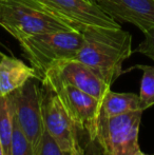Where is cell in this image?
Segmentation results:
<instances>
[{
    "mask_svg": "<svg viewBox=\"0 0 154 155\" xmlns=\"http://www.w3.org/2000/svg\"><path fill=\"white\" fill-rule=\"evenodd\" d=\"M80 32L84 43L73 59L88 65L111 87L125 73L123 63L133 53L132 35L121 28L94 25Z\"/></svg>",
    "mask_w": 154,
    "mask_h": 155,
    "instance_id": "cell-1",
    "label": "cell"
},
{
    "mask_svg": "<svg viewBox=\"0 0 154 155\" xmlns=\"http://www.w3.org/2000/svg\"><path fill=\"white\" fill-rule=\"evenodd\" d=\"M0 27L17 40L58 31H78L37 0H0Z\"/></svg>",
    "mask_w": 154,
    "mask_h": 155,
    "instance_id": "cell-2",
    "label": "cell"
},
{
    "mask_svg": "<svg viewBox=\"0 0 154 155\" xmlns=\"http://www.w3.org/2000/svg\"><path fill=\"white\" fill-rule=\"evenodd\" d=\"M84 43L79 31H58L33 35L19 40L23 55L35 69L39 80L55 63L73 59Z\"/></svg>",
    "mask_w": 154,
    "mask_h": 155,
    "instance_id": "cell-3",
    "label": "cell"
},
{
    "mask_svg": "<svg viewBox=\"0 0 154 155\" xmlns=\"http://www.w3.org/2000/svg\"><path fill=\"white\" fill-rule=\"evenodd\" d=\"M40 82L57 94L78 132L95 137L100 100L64 82L51 70L47 71Z\"/></svg>",
    "mask_w": 154,
    "mask_h": 155,
    "instance_id": "cell-4",
    "label": "cell"
},
{
    "mask_svg": "<svg viewBox=\"0 0 154 155\" xmlns=\"http://www.w3.org/2000/svg\"><path fill=\"white\" fill-rule=\"evenodd\" d=\"M143 111L115 117H98L95 137L103 155H134L139 149L138 133Z\"/></svg>",
    "mask_w": 154,
    "mask_h": 155,
    "instance_id": "cell-5",
    "label": "cell"
},
{
    "mask_svg": "<svg viewBox=\"0 0 154 155\" xmlns=\"http://www.w3.org/2000/svg\"><path fill=\"white\" fill-rule=\"evenodd\" d=\"M39 81L37 78H32L21 88L8 95L17 123L23 134L31 141L34 151L44 132L41 114L42 90L39 87Z\"/></svg>",
    "mask_w": 154,
    "mask_h": 155,
    "instance_id": "cell-6",
    "label": "cell"
},
{
    "mask_svg": "<svg viewBox=\"0 0 154 155\" xmlns=\"http://www.w3.org/2000/svg\"><path fill=\"white\" fill-rule=\"evenodd\" d=\"M50 12L81 31L90 25L120 28V23L109 16L97 3L86 0H37Z\"/></svg>",
    "mask_w": 154,
    "mask_h": 155,
    "instance_id": "cell-7",
    "label": "cell"
},
{
    "mask_svg": "<svg viewBox=\"0 0 154 155\" xmlns=\"http://www.w3.org/2000/svg\"><path fill=\"white\" fill-rule=\"evenodd\" d=\"M41 114L44 130L53 137L66 155H71L75 141V126L57 94L41 84Z\"/></svg>",
    "mask_w": 154,
    "mask_h": 155,
    "instance_id": "cell-8",
    "label": "cell"
},
{
    "mask_svg": "<svg viewBox=\"0 0 154 155\" xmlns=\"http://www.w3.org/2000/svg\"><path fill=\"white\" fill-rule=\"evenodd\" d=\"M49 70L53 71L64 82L84 91L98 100L103 99L106 93L111 90V87L92 69L76 59L62 60L55 63Z\"/></svg>",
    "mask_w": 154,
    "mask_h": 155,
    "instance_id": "cell-9",
    "label": "cell"
},
{
    "mask_svg": "<svg viewBox=\"0 0 154 155\" xmlns=\"http://www.w3.org/2000/svg\"><path fill=\"white\" fill-rule=\"evenodd\" d=\"M97 4L118 23L129 22L143 33L154 28V0H98Z\"/></svg>",
    "mask_w": 154,
    "mask_h": 155,
    "instance_id": "cell-10",
    "label": "cell"
},
{
    "mask_svg": "<svg viewBox=\"0 0 154 155\" xmlns=\"http://www.w3.org/2000/svg\"><path fill=\"white\" fill-rule=\"evenodd\" d=\"M32 78L39 79L35 69L16 57L0 54V96L14 92Z\"/></svg>",
    "mask_w": 154,
    "mask_h": 155,
    "instance_id": "cell-11",
    "label": "cell"
},
{
    "mask_svg": "<svg viewBox=\"0 0 154 155\" xmlns=\"http://www.w3.org/2000/svg\"><path fill=\"white\" fill-rule=\"evenodd\" d=\"M134 111H142L139 96L134 93H116L109 90L100 100L98 117L109 118Z\"/></svg>",
    "mask_w": 154,
    "mask_h": 155,
    "instance_id": "cell-12",
    "label": "cell"
},
{
    "mask_svg": "<svg viewBox=\"0 0 154 155\" xmlns=\"http://www.w3.org/2000/svg\"><path fill=\"white\" fill-rule=\"evenodd\" d=\"M13 136V109L8 96H0V140L4 155H10Z\"/></svg>",
    "mask_w": 154,
    "mask_h": 155,
    "instance_id": "cell-13",
    "label": "cell"
},
{
    "mask_svg": "<svg viewBox=\"0 0 154 155\" xmlns=\"http://www.w3.org/2000/svg\"><path fill=\"white\" fill-rule=\"evenodd\" d=\"M132 69H138L143 71V77L140 81L139 101L140 109L145 111L154 106V65L137 64Z\"/></svg>",
    "mask_w": 154,
    "mask_h": 155,
    "instance_id": "cell-14",
    "label": "cell"
},
{
    "mask_svg": "<svg viewBox=\"0 0 154 155\" xmlns=\"http://www.w3.org/2000/svg\"><path fill=\"white\" fill-rule=\"evenodd\" d=\"M10 155H35L31 141L23 134L13 112V136Z\"/></svg>",
    "mask_w": 154,
    "mask_h": 155,
    "instance_id": "cell-15",
    "label": "cell"
},
{
    "mask_svg": "<svg viewBox=\"0 0 154 155\" xmlns=\"http://www.w3.org/2000/svg\"><path fill=\"white\" fill-rule=\"evenodd\" d=\"M35 155H66L60 147L57 145L53 137L44 130L40 138L37 148L35 150Z\"/></svg>",
    "mask_w": 154,
    "mask_h": 155,
    "instance_id": "cell-16",
    "label": "cell"
},
{
    "mask_svg": "<svg viewBox=\"0 0 154 155\" xmlns=\"http://www.w3.org/2000/svg\"><path fill=\"white\" fill-rule=\"evenodd\" d=\"M76 136L84 149V155H103V148L96 137H90L88 134L78 132L75 128Z\"/></svg>",
    "mask_w": 154,
    "mask_h": 155,
    "instance_id": "cell-17",
    "label": "cell"
},
{
    "mask_svg": "<svg viewBox=\"0 0 154 155\" xmlns=\"http://www.w3.org/2000/svg\"><path fill=\"white\" fill-rule=\"evenodd\" d=\"M145 34V39L139 43L134 52L144 54L154 61V28L148 30Z\"/></svg>",
    "mask_w": 154,
    "mask_h": 155,
    "instance_id": "cell-18",
    "label": "cell"
},
{
    "mask_svg": "<svg viewBox=\"0 0 154 155\" xmlns=\"http://www.w3.org/2000/svg\"><path fill=\"white\" fill-rule=\"evenodd\" d=\"M71 155H84V149H82V146L80 145L79 140H78L76 136V132H75V141H74V146H73V150L71 152Z\"/></svg>",
    "mask_w": 154,
    "mask_h": 155,
    "instance_id": "cell-19",
    "label": "cell"
},
{
    "mask_svg": "<svg viewBox=\"0 0 154 155\" xmlns=\"http://www.w3.org/2000/svg\"><path fill=\"white\" fill-rule=\"evenodd\" d=\"M0 155H4V152H3V147H2L1 140H0Z\"/></svg>",
    "mask_w": 154,
    "mask_h": 155,
    "instance_id": "cell-20",
    "label": "cell"
},
{
    "mask_svg": "<svg viewBox=\"0 0 154 155\" xmlns=\"http://www.w3.org/2000/svg\"><path fill=\"white\" fill-rule=\"evenodd\" d=\"M134 155H147V154L143 153V152H142V150H138V151H137V152H136V153H135V154H134ZM153 155H154V154H153Z\"/></svg>",
    "mask_w": 154,
    "mask_h": 155,
    "instance_id": "cell-21",
    "label": "cell"
},
{
    "mask_svg": "<svg viewBox=\"0 0 154 155\" xmlns=\"http://www.w3.org/2000/svg\"><path fill=\"white\" fill-rule=\"evenodd\" d=\"M86 1L90 2V3H97V1H98V0H86Z\"/></svg>",
    "mask_w": 154,
    "mask_h": 155,
    "instance_id": "cell-22",
    "label": "cell"
},
{
    "mask_svg": "<svg viewBox=\"0 0 154 155\" xmlns=\"http://www.w3.org/2000/svg\"><path fill=\"white\" fill-rule=\"evenodd\" d=\"M0 54H1V52H0Z\"/></svg>",
    "mask_w": 154,
    "mask_h": 155,
    "instance_id": "cell-23",
    "label": "cell"
}]
</instances>
